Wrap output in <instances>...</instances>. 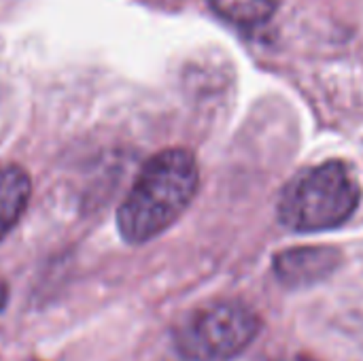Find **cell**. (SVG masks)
<instances>
[{
    "label": "cell",
    "mask_w": 363,
    "mask_h": 361,
    "mask_svg": "<svg viewBox=\"0 0 363 361\" xmlns=\"http://www.w3.org/2000/svg\"><path fill=\"white\" fill-rule=\"evenodd\" d=\"M208 4L219 17L240 28L262 26L279 9V0H208Z\"/></svg>",
    "instance_id": "6"
},
{
    "label": "cell",
    "mask_w": 363,
    "mask_h": 361,
    "mask_svg": "<svg viewBox=\"0 0 363 361\" xmlns=\"http://www.w3.org/2000/svg\"><path fill=\"white\" fill-rule=\"evenodd\" d=\"M6 302H9V287H6V283L0 279V313L4 311Z\"/></svg>",
    "instance_id": "7"
},
{
    "label": "cell",
    "mask_w": 363,
    "mask_h": 361,
    "mask_svg": "<svg viewBox=\"0 0 363 361\" xmlns=\"http://www.w3.org/2000/svg\"><path fill=\"white\" fill-rule=\"evenodd\" d=\"M289 361H317V360H311V357H294V360Z\"/></svg>",
    "instance_id": "8"
},
{
    "label": "cell",
    "mask_w": 363,
    "mask_h": 361,
    "mask_svg": "<svg viewBox=\"0 0 363 361\" xmlns=\"http://www.w3.org/2000/svg\"><path fill=\"white\" fill-rule=\"evenodd\" d=\"M362 187L345 162H323L298 172L283 189L277 215L296 232H321L342 226L353 217Z\"/></svg>",
    "instance_id": "2"
},
{
    "label": "cell",
    "mask_w": 363,
    "mask_h": 361,
    "mask_svg": "<svg viewBox=\"0 0 363 361\" xmlns=\"http://www.w3.org/2000/svg\"><path fill=\"white\" fill-rule=\"evenodd\" d=\"M200 185L196 155L172 147L153 155L136 177L117 211V230L130 245L164 234L191 204Z\"/></svg>",
    "instance_id": "1"
},
{
    "label": "cell",
    "mask_w": 363,
    "mask_h": 361,
    "mask_svg": "<svg viewBox=\"0 0 363 361\" xmlns=\"http://www.w3.org/2000/svg\"><path fill=\"white\" fill-rule=\"evenodd\" d=\"M32 194L30 177L19 166L0 168V238H4L21 219Z\"/></svg>",
    "instance_id": "5"
},
{
    "label": "cell",
    "mask_w": 363,
    "mask_h": 361,
    "mask_svg": "<svg viewBox=\"0 0 363 361\" xmlns=\"http://www.w3.org/2000/svg\"><path fill=\"white\" fill-rule=\"evenodd\" d=\"M257 313L236 300L194 311L174 334L179 353L189 361H225L240 355L259 334Z\"/></svg>",
    "instance_id": "3"
},
{
    "label": "cell",
    "mask_w": 363,
    "mask_h": 361,
    "mask_svg": "<svg viewBox=\"0 0 363 361\" xmlns=\"http://www.w3.org/2000/svg\"><path fill=\"white\" fill-rule=\"evenodd\" d=\"M342 262V253L334 247H291L274 255L272 268L285 287H308L328 279Z\"/></svg>",
    "instance_id": "4"
}]
</instances>
